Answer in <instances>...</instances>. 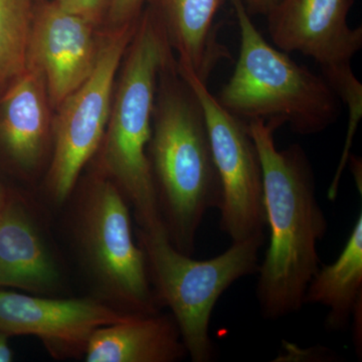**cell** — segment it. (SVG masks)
Listing matches in <instances>:
<instances>
[{
  "instance_id": "1",
  "label": "cell",
  "mask_w": 362,
  "mask_h": 362,
  "mask_svg": "<svg viewBox=\"0 0 362 362\" xmlns=\"http://www.w3.org/2000/svg\"><path fill=\"white\" fill-rule=\"evenodd\" d=\"M275 121L252 120L247 131L258 150L263 173L264 206L270 243L259 265L256 296L266 320L293 315L320 267L319 242L328 221L316 194L310 159L299 144L279 150Z\"/></svg>"
},
{
  "instance_id": "2",
  "label": "cell",
  "mask_w": 362,
  "mask_h": 362,
  "mask_svg": "<svg viewBox=\"0 0 362 362\" xmlns=\"http://www.w3.org/2000/svg\"><path fill=\"white\" fill-rule=\"evenodd\" d=\"M159 78L147 156L168 239L192 256L204 216L220 206V178L202 105L171 57Z\"/></svg>"
},
{
  "instance_id": "3",
  "label": "cell",
  "mask_w": 362,
  "mask_h": 362,
  "mask_svg": "<svg viewBox=\"0 0 362 362\" xmlns=\"http://www.w3.org/2000/svg\"><path fill=\"white\" fill-rule=\"evenodd\" d=\"M169 47L153 11L140 16L99 148L100 171L122 192L145 232L164 228L147 148L159 74L171 57Z\"/></svg>"
},
{
  "instance_id": "4",
  "label": "cell",
  "mask_w": 362,
  "mask_h": 362,
  "mask_svg": "<svg viewBox=\"0 0 362 362\" xmlns=\"http://www.w3.org/2000/svg\"><path fill=\"white\" fill-rule=\"evenodd\" d=\"M230 2L240 47L232 77L216 96L221 106L244 122L288 124L299 135L318 134L335 124L341 104L325 78L269 44L242 0Z\"/></svg>"
},
{
  "instance_id": "5",
  "label": "cell",
  "mask_w": 362,
  "mask_h": 362,
  "mask_svg": "<svg viewBox=\"0 0 362 362\" xmlns=\"http://www.w3.org/2000/svg\"><path fill=\"white\" fill-rule=\"evenodd\" d=\"M264 240L265 235L233 242L218 256L199 261L178 251L165 228L138 230L157 303L170 309L192 361H214L209 322L214 307L230 286L258 272Z\"/></svg>"
},
{
  "instance_id": "6",
  "label": "cell",
  "mask_w": 362,
  "mask_h": 362,
  "mask_svg": "<svg viewBox=\"0 0 362 362\" xmlns=\"http://www.w3.org/2000/svg\"><path fill=\"white\" fill-rule=\"evenodd\" d=\"M129 204L103 173L76 206V238L83 261L106 303L127 314L159 312L146 259L133 237Z\"/></svg>"
},
{
  "instance_id": "7",
  "label": "cell",
  "mask_w": 362,
  "mask_h": 362,
  "mask_svg": "<svg viewBox=\"0 0 362 362\" xmlns=\"http://www.w3.org/2000/svg\"><path fill=\"white\" fill-rule=\"evenodd\" d=\"M137 23L109 30L100 42L94 70L57 108L47 187L52 201L59 206L70 197L83 168L101 146L110 116L116 74Z\"/></svg>"
},
{
  "instance_id": "8",
  "label": "cell",
  "mask_w": 362,
  "mask_h": 362,
  "mask_svg": "<svg viewBox=\"0 0 362 362\" xmlns=\"http://www.w3.org/2000/svg\"><path fill=\"white\" fill-rule=\"evenodd\" d=\"M178 71L194 90L204 111L220 178V228L232 242L264 237L267 226L263 173L247 123L228 113L187 66Z\"/></svg>"
},
{
  "instance_id": "9",
  "label": "cell",
  "mask_w": 362,
  "mask_h": 362,
  "mask_svg": "<svg viewBox=\"0 0 362 362\" xmlns=\"http://www.w3.org/2000/svg\"><path fill=\"white\" fill-rule=\"evenodd\" d=\"M131 314L102 300L54 299L0 290V332L39 338L57 358L84 356L98 328Z\"/></svg>"
},
{
  "instance_id": "10",
  "label": "cell",
  "mask_w": 362,
  "mask_h": 362,
  "mask_svg": "<svg viewBox=\"0 0 362 362\" xmlns=\"http://www.w3.org/2000/svg\"><path fill=\"white\" fill-rule=\"evenodd\" d=\"M96 25L54 0L35 9L26 66L42 71L54 108L94 70L99 52Z\"/></svg>"
},
{
  "instance_id": "11",
  "label": "cell",
  "mask_w": 362,
  "mask_h": 362,
  "mask_svg": "<svg viewBox=\"0 0 362 362\" xmlns=\"http://www.w3.org/2000/svg\"><path fill=\"white\" fill-rule=\"evenodd\" d=\"M354 0H280L267 14L272 42L281 51L300 52L325 66L351 64L362 47V28L347 16Z\"/></svg>"
},
{
  "instance_id": "12",
  "label": "cell",
  "mask_w": 362,
  "mask_h": 362,
  "mask_svg": "<svg viewBox=\"0 0 362 362\" xmlns=\"http://www.w3.org/2000/svg\"><path fill=\"white\" fill-rule=\"evenodd\" d=\"M49 106L44 75L33 66L0 96V144L23 170H35L47 153Z\"/></svg>"
},
{
  "instance_id": "13",
  "label": "cell",
  "mask_w": 362,
  "mask_h": 362,
  "mask_svg": "<svg viewBox=\"0 0 362 362\" xmlns=\"http://www.w3.org/2000/svg\"><path fill=\"white\" fill-rule=\"evenodd\" d=\"M61 272L25 204L9 197L0 213V287L32 294L54 291Z\"/></svg>"
},
{
  "instance_id": "14",
  "label": "cell",
  "mask_w": 362,
  "mask_h": 362,
  "mask_svg": "<svg viewBox=\"0 0 362 362\" xmlns=\"http://www.w3.org/2000/svg\"><path fill=\"white\" fill-rule=\"evenodd\" d=\"M187 356L173 315L131 314L98 328L90 337L87 362H175Z\"/></svg>"
},
{
  "instance_id": "15",
  "label": "cell",
  "mask_w": 362,
  "mask_h": 362,
  "mask_svg": "<svg viewBox=\"0 0 362 362\" xmlns=\"http://www.w3.org/2000/svg\"><path fill=\"white\" fill-rule=\"evenodd\" d=\"M169 47L180 54L178 64L187 66L206 83L214 68L232 54L216 37L214 18L226 0H152Z\"/></svg>"
},
{
  "instance_id": "16",
  "label": "cell",
  "mask_w": 362,
  "mask_h": 362,
  "mask_svg": "<svg viewBox=\"0 0 362 362\" xmlns=\"http://www.w3.org/2000/svg\"><path fill=\"white\" fill-rule=\"evenodd\" d=\"M305 304L328 308L325 328L347 329L352 314L362 304V213L352 228L338 258L329 265L319 267L304 296Z\"/></svg>"
},
{
  "instance_id": "17",
  "label": "cell",
  "mask_w": 362,
  "mask_h": 362,
  "mask_svg": "<svg viewBox=\"0 0 362 362\" xmlns=\"http://www.w3.org/2000/svg\"><path fill=\"white\" fill-rule=\"evenodd\" d=\"M33 0H0V96L26 70Z\"/></svg>"
},
{
  "instance_id": "18",
  "label": "cell",
  "mask_w": 362,
  "mask_h": 362,
  "mask_svg": "<svg viewBox=\"0 0 362 362\" xmlns=\"http://www.w3.org/2000/svg\"><path fill=\"white\" fill-rule=\"evenodd\" d=\"M321 71H322L323 77L334 90L340 101L346 105L349 109V127H347L344 147H343L337 171L328 189V199L331 202H335L339 192L343 171L349 164V156L351 154L350 149H351L352 141L362 117V84L354 75L351 64L325 66V68H321Z\"/></svg>"
},
{
  "instance_id": "19",
  "label": "cell",
  "mask_w": 362,
  "mask_h": 362,
  "mask_svg": "<svg viewBox=\"0 0 362 362\" xmlns=\"http://www.w3.org/2000/svg\"><path fill=\"white\" fill-rule=\"evenodd\" d=\"M147 0H111L106 18L109 30L135 23Z\"/></svg>"
},
{
  "instance_id": "20",
  "label": "cell",
  "mask_w": 362,
  "mask_h": 362,
  "mask_svg": "<svg viewBox=\"0 0 362 362\" xmlns=\"http://www.w3.org/2000/svg\"><path fill=\"white\" fill-rule=\"evenodd\" d=\"M71 13L82 16L93 25H98L107 13L111 0H56Z\"/></svg>"
},
{
  "instance_id": "21",
  "label": "cell",
  "mask_w": 362,
  "mask_h": 362,
  "mask_svg": "<svg viewBox=\"0 0 362 362\" xmlns=\"http://www.w3.org/2000/svg\"><path fill=\"white\" fill-rule=\"evenodd\" d=\"M250 16L263 14L267 16L280 0H242Z\"/></svg>"
},
{
  "instance_id": "22",
  "label": "cell",
  "mask_w": 362,
  "mask_h": 362,
  "mask_svg": "<svg viewBox=\"0 0 362 362\" xmlns=\"http://www.w3.org/2000/svg\"><path fill=\"white\" fill-rule=\"evenodd\" d=\"M13 354L8 344V337L0 332V362L13 361Z\"/></svg>"
},
{
  "instance_id": "23",
  "label": "cell",
  "mask_w": 362,
  "mask_h": 362,
  "mask_svg": "<svg viewBox=\"0 0 362 362\" xmlns=\"http://www.w3.org/2000/svg\"><path fill=\"white\" fill-rule=\"evenodd\" d=\"M349 162L350 168H351L352 173H354V178L357 188L359 189V194H362V182H361V160L358 157L354 156V154H350Z\"/></svg>"
},
{
  "instance_id": "24",
  "label": "cell",
  "mask_w": 362,
  "mask_h": 362,
  "mask_svg": "<svg viewBox=\"0 0 362 362\" xmlns=\"http://www.w3.org/2000/svg\"><path fill=\"white\" fill-rule=\"evenodd\" d=\"M9 201L8 194L4 189V187H2L1 183H0V213L4 211V207H6L7 202Z\"/></svg>"
}]
</instances>
